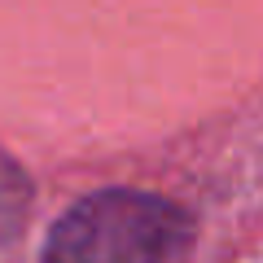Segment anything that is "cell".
<instances>
[{
    "instance_id": "cell-2",
    "label": "cell",
    "mask_w": 263,
    "mask_h": 263,
    "mask_svg": "<svg viewBox=\"0 0 263 263\" xmlns=\"http://www.w3.org/2000/svg\"><path fill=\"white\" fill-rule=\"evenodd\" d=\"M27 180H22L18 167L0 158V241H9L18 233V224L27 219Z\"/></svg>"
},
{
    "instance_id": "cell-1",
    "label": "cell",
    "mask_w": 263,
    "mask_h": 263,
    "mask_svg": "<svg viewBox=\"0 0 263 263\" xmlns=\"http://www.w3.org/2000/svg\"><path fill=\"white\" fill-rule=\"evenodd\" d=\"M193 219L158 193L105 189L53 224L44 263H184Z\"/></svg>"
}]
</instances>
